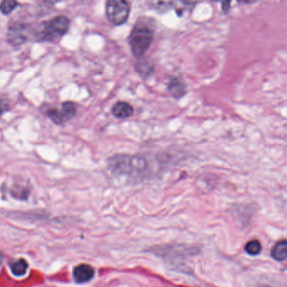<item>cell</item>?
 Masks as SVG:
<instances>
[{
	"label": "cell",
	"mask_w": 287,
	"mask_h": 287,
	"mask_svg": "<svg viewBox=\"0 0 287 287\" xmlns=\"http://www.w3.org/2000/svg\"><path fill=\"white\" fill-rule=\"evenodd\" d=\"M107 163L111 172L118 175L139 176L147 169L146 158L138 155H115L108 159Z\"/></svg>",
	"instance_id": "6da1fadb"
},
{
	"label": "cell",
	"mask_w": 287,
	"mask_h": 287,
	"mask_svg": "<svg viewBox=\"0 0 287 287\" xmlns=\"http://www.w3.org/2000/svg\"><path fill=\"white\" fill-rule=\"evenodd\" d=\"M154 32L152 27L144 22L138 21L131 31L128 42L131 50L136 58H140L151 47Z\"/></svg>",
	"instance_id": "7a4b0ae2"
},
{
	"label": "cell",
	"mask_w": 287,
	"mask_h": 287,
	"mask_svg": "<svg viewBox=\"0 0 287 287\" xmlns=\"http://www.w3.org/2000/svg\"><path fill=\"white\" fill-rule=\"evenodd\" d=\"M69 19L66 16L55 17L47 22L42 24L39 32V39L42 41H52L58 36H64L69 30Z\"/></svg>",
	"instance_id": "3957f363"
},
{
	"label": "cell",
	"mask_w": 287,
	"mask_h": 287,
	"mask_svg": "<svg viewBox=\"0 0 287 287\" xmlns=\"http://www.w3.org/2000/svg\"><path fill=\"white\" fill-rule=\"evenodd\" d=\"M106 17L115 25L124 24L130 13L129 3L123 0H109L105 7Z\"/></svg>",
	"instance_id": "277c9868"
},
{
	"label": "cell",
	"mask_w": 287,
	"mask_h": 287,
	"mask_svg": "<svg viewBox=\"0 0 287 287\" xmlns=\"http://www.w3.org/2000/svg\"><path fill=\"white\" fill-rule=\"evenodd\" d=\"M95 271L94 267L87 264L77 265L73 270V276L77 283L83 284L91 281L94 277Z\"/></svg>",
	"instance_id": "5b68a950"
},
{
	"label": "cell",
	"mask_w": 287,
	"mask_h": 287,
	"mask_svg": "<svg viewBox=\"0 0 287 287\" xmlns=\"http://www.w3.org/2000/svg\"><path fill=\"white\" fill-rule=\"evenodd\" d=\"M111 113L114 116H116V118H127L133 115V107L129 103L119 101L113 105L111 109Z\"/></svg>",
	"instance_id": "8992f818"
},
{
	"label": "cell",
	"mask_w": 287,
	"mask_h": 287,
	"mask_svg": "<svg viewBox=\"0 0 287 287\" xmlns=\"http://www.w3.org/2000/svg\"><path fill=\"white\" fill-rule=\"evenodd\" d=\"M168 90L175 99H180L186 93V86L182 80L178 77H172L168 84Z\"/></svg>",
	"instance_id": "52a82bcc"
},
{
	"label": "cell",
	"mask_w": 287,
	"mask_h": 287,
	"mask_svg": "<svg viewBox=\"0 0 287 287\" xmlns=\"http://www.w3.org/2000/svg\"><path fill=\"white\" fill-rule=\"evenodd\" d=\"M26 37L22 33L21 25L19 26H13L9 29L8 31V41L14 46L22 44L25 42Z\"/></svg>",
	"instance_id": "ba28073f"
},
{
	"label": "cell",
	"mask_w": 287,
	"mask_h": 287,
	"mask_svg": "<svg viewBox=\"0 0 287 287\" xmlns=\"http://www.w3.org/2000/svg\"><path fill=\"white\" fill-rule=\"evenodd\" d=\"M271 257L274 260L277 261H284L287 260V241H281L274 246L271 250Z\"/></svg>",
	"instance_id": "9c48e42d"
},
{
	"label": "cell",
	"mask_w": 287,
	"mask_h": 287,
	"mask_svg": "<svg viewBox=\"0 0 287 287\" xmlns=\"http://www.w3.org/2000/svg\"><path fill=\"white\" fill-rule=\"evenodd\" d=\"M9 266H10L12 273L16 276H25L29 268L27 261L24 259H19V260L12 261Z\"/></svg>",
	"instance_id": "30bf717a"
},
{
	"label": "cell",
	"mask_w": 287,
	"mask_h": 287,
	"mask_svg": "<svg viewBox=\"0 0 287 287\" xmlns=\"http://www.w3.org/2000/svg\"><path fill=\"white\" fill-rule=\"evenodd\" d=\"M137 69H138V73L141 75L144 78H146L153 72L154 65L149 60L144 59V60L138 62V64H137Z\"/></svg>",
	"instance_id": "8fae6325"
},
{
	"label": "cell",
	"mask_w": 287,
	"mask_h": 287,
	"mask_svg": "<svg viewBox=\"0 0 287 287\" xmlns=\"http://www.w3.org/2000/svg\"><path fill=\"white\" fill-rule=\"evenodd\" d=\"M77 109L75 106L74 103L71 101H66L62 104V113L64 115L65 120H70L73 118L76 114Z\"/></svg>",
	"instance_id": "7c38bea8"
},
{
	"label": "cell",
	"mask_w": 287,
	"mask_h": 287,
	"mask_svg": "<svg viewBox=\"0 0 287 287\" xmlns=\"http://www.w3.org/2000/svg\"><path fill=\"white\" fill-rule=\"evenodd\" d=\"M261 250H262V247L259 241L252 240L246 244L245 251L247 252V254L252 256L260 254Z\"/></svg>",
	"instance_id": "4fadbf2b"
},
{
	"label": "cell",
	"mask_w": 287,
	"mask_h": 287,
	"mask_svg": "<svg viewBox=\"0 0 287 287\" xmlns=\"http://www.w3.org/2000/svg\"><path fill=\"white\" fill-rule=\"evenodd\" d=\"M18 3L14 0H5L0 4V10L3 14H9L17 8Z\"/></svg>",
	"instance_id": "5bb4252c"
},
{
	"label": "cell",
	"mask_w": 287,
	"mask_h": 287,
	"mask_svg": "<svg viewBox=\"0 0 287 287\" xmlns=\"http://www.w3.org/2000/svg\"><path fill=\"white\" fill-rule=\"evenodd\" d=\"M47 116L56 124H63L65 121V118L61 111H58V110H54V109L48 111Z\"/></svg>",
	"instance_id": "9a60e30c"
},
{
	"label": "cell",
	"mask_w": 287,
	"mask_h": 287,
	"mask_svg": "<svg viewBox=\"0 0 287 287\" xmlns=\"http://www.w3.org/2000/svg\"><path fill=\"white\" fill-rule=\"evenodd\" d=\"M8 109H9L8 103L3 99H0V115H2L6 111H8Z\"/></svg>",
	"instance_id": "2e32d148"
},
{
	"label": "cell",
	"mask_w": 287,
	"mask_h": 287,
	"mask_svg": "<svg viewBox=\"0 0 287 287\" xmlns=\"http://www.w3.org/2000/svg\"><path fill=\"white\" fill-rule=\"evenodd\" d=\"M3 260H4V255L2 252H0V266L3 264Z\"/></svg>",
	"instance_id": "e0dca14e"
}]
</instances>
